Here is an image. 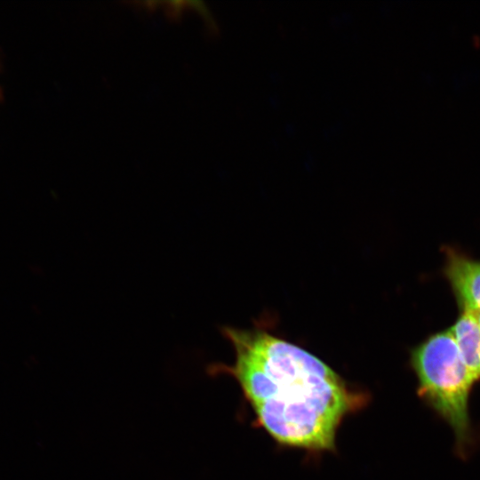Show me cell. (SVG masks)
<instances>
[{"label": "cell", "mask_w": 480, "mask_h": 480, "mask_svg": "<svg viewBox=\"0 0 480 480\" xmlns=\"http://www.w3.org/2000/svg\"><path fill=\"white\" fill-rule=\"evenodd\" d=\"M465 312L475 319L480 328V308H465Z\"/></svg>", "instance_id": "5"}, {"label": "cell", "mask_w": 480, "mask_h": 480, "mask_svg": "<svg viewBox=\"0 0 480 480\" xmlns=\"http://www.w3.org/2000/svg\"><path fill=\"white\" fill-rule=\"evenodd\" d=\"M463 361L475 380L480 379V328L467 312L452 327Z\"/></svg>", "instance_id": "4"}, {"label": "cell", "mask_w": 480, "mask_h": 480, "mask_svg": "<svg viewBox=\"0 0 480 480\" xmlns=\"http://www.w3.org/2000/svg\"><path fill=\"white\" fill-rule=\"evenodd\" d=\"M412 364L419 394L452 428L460 450L469 443L468 396L476 381L450 331L436 334L418 347Z\"/></svg>", "instance_id": "2"}, {"label": "cell", "mask_w": 480, "mask_h": 480, "mask_svg": "<svg viewBox=\"0 0 480 480\" xmlns=\"http://www.w3.org/2000/svg\"><path fill=\"white\" fill-rule=\"evenodd\" d=\"M235 351L233 364H212L207 372L236 380L257 421L278 444L310 452L335 449L342 420L366 404L324 362L266 330L223 327Z\"/></svg>", "instance_id": "1"}, {"label": "cell", "mask_w": 480, "mask_h": 480, "mask_svg": "<svg viewBox=\"0 0 480 480\" xmlns=\"http://www.w3.org/2000/svg\"><path fill=\"white\" fill-rule=\"evenodd\" d=\"M447 275L465 308H480V262L453 257Z\"/></svg>", "instance_id": "3"}]
</instances>
